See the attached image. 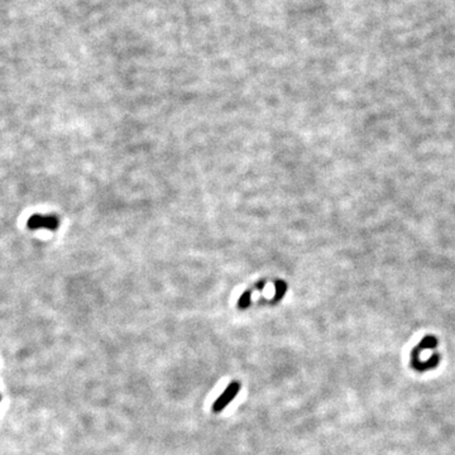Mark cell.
<instances>
[{
    "label": "cell",
    "mask_w": 455,
    "mask_h": 455,
    "mask_svg": "<svg viewBox=\"0 0 455 455\" xmlns=\"http://www.w3.org/2000/svg\"><path fill=\"white\" fill-rule=\"evenodd\" d=\"M60 226L58 218L54 215H40L34 214L28 219L27 228L30 230H38V229H48V230H56Z\"/></svg>",
    "instance_id": "1"
},
{
    "label": "cell",
    "mask_w": 455,
    "mask_h": 455,
    "mask_svg": "<svg viewBox=\"0 0 455 455\" xmlns=\"http://www.w3.org/2000/svg\"><path fill=\"white\" fill-rule=\"evenodd\" d=\"M238 391H239V383H236V382L230 383V386L225 390V392L222 394V396H220V398L216 400V402H215L212 410H214L215 412H220L222 410H224L225 407L228 406L229 402L233 401V400L236 398Z\"/></svg>",
    "instance_id": "2"
},
{
    "label": "cell",
    "mask_w": 455,
    "mask_h": 455,
    "mask_svg": "<svg viewBox=\"0 0 455 455\" xmlns=\"http://www.w3.org/2000/svg\"><path fill=\"white\" fill-rule=\"evenodd\" d=\"M0 401H2V396H0Z\"/></svg>",
    "instance_id": "3"
}]
</instances>
